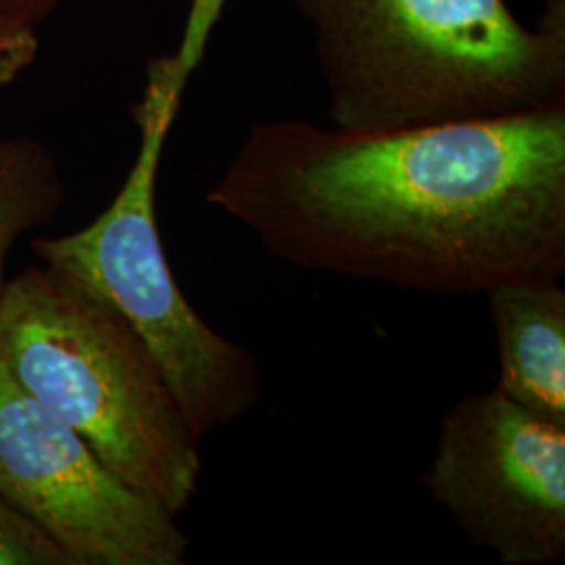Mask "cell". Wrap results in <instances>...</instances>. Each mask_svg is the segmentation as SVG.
Segmentation results:
<instances>
[{
  "label": "cell",
  "mask_w": 565,
  "mask_h": 565,
  "mask_svg": "<svg viewBox=\"0 0 565 565\" xmlns=\"http://www.w3.org/2000/svg\"><path fill=\"white\" fill-rule=\"evenodd\" d=\"M205 202L277 260L434 296L565 275V105L345 130L252 124Z\"/></svg>",
  "instance_id": "6da1fadb"
},
{
  "label": "cell",
  "mask_w": 565,
  "mask_h": 565,
  "mask_svg": "<svg viewBox=\"0 0 565 565\" xmlns=\"http://www.w3.org/2000/svg\"><path fill=\"white\" fill-rule=\"evenodd\" d=\"M312 30L329 121L404 130L565 105V34L507 0H296Z\"/></svg>",
  "instance_id": "7a4b0ae2"
},
{
  "label": "cell",
  "mask_w": 565,
  "mask_h": 565,
  "mask_svg": "<svg viewBox=\"0 0 565 565\" xmlns=\"http://www.w3.org/2000/svg\"><path fill=\"white\" fill-rule=\"evenodd\" d=\"M0 363L126 484L177 515L193 503L200 440L141 335L88 287L46 264L9 279Z\"/></svg>",
  "instance_id": "3957f363"
},
{
  "label": "cell",
  "mask_w": 565,
  "mask_h": 565,
  "mask_svg": "<svg viewBox=\"0 0 565 565\" xmlns=\"http://www.w3.org/2000/svg\"><path fill=\"white\" fill-rule=\"evenodd\" d=\"M207 42L205 30L184 25L177 51L149 61L135 107L141 132L137 160L107 210L76 233L32 242L42 264L88 287L141 335L200 445L249 415L263 398L254 354L214 331L184 298L158 226L163 145Z\"/></svg>",
  "instance_id": "277c9868"
},
{
  "label": "cell",
  "mask_w": 565,
  "mask_h": 565,
  "mask_svg": "<svg viewBox=\"0 0 565 565\" xmlns=\"http://www.w3.org/2000/svg\"><path fill=\"white\" fill-rule=\"evenodd\" d=\"M422 482L467 541L501 564L564 559L565 425L527 413L497 387L446 411Z\"/></svg>",
  "instance_id": "5b68a950"
},
{
  "label": "cell",
  "mask_w": 565,
  "mask_h": 565,
  "mask_svg": "<svg viewBox=\"0 0 565 565\" xmlns=\"http://www.w3.org/2000/svg\"><path fill=\"white\" fill-rule=\"evenodd\" d=\"M0 494L74 565H182L177 513L118 478L0 363Z\"/></svg>",
  "instance_id": "8992f818"
},
{
  "label": "cell",
  "mask_w": 565,
  "mask_h": 565,
  "mask_svg": "<svg viewBox=\"0 0 565 565\" xmlns=\"http://www.w3.org/2000/svg\"><path fill=\"white\" fill-rule=\"evenodd\" d=\"M499 350L497 390L565 425V291L559 281L509 282L486 294Z\"/></svg>",
  "instance_id": "52a82bcc"
},
{
  "label": "cell",
  "mask_w": 565,
  "mask_h": 565,
  "mask_svg": "<svg viewBox=\"0 0 565 565\" xmlns=\"http://www.w3.org/2000/svg\"><path fill=\"white\" fill-rule=\"evenodd\" d=\"M67 186L51 149L34 137L0 139V298L7 263L21 237L51 223Z\"/></svg>",
  "instance_id": "ba28073f"
},
{
  "label": "cell",
  "mask_w": 565,
  "mask_h": 565,
  "mask_svg": "<svg viewBox=\"0 0 565 565\" xmlns=\"http://www.w3.org/2000/svg\"><path fill=\"white\" fill-rule=\"evenodd\" d=\"M0 565H74L53 536L0 494Z\"/></svg>",
  "instance_id": "9c48e42d"
},
{
  "label": "cell",
  "mask_w": 565,
  "mask_h": 565,
  "mask_svg": "<svg viewBox=\"0 0 565 565\" xmlns=\"http://www.w3.org/2000/svg\"><path fill=\"white\" fill-rule=\"evenodd\" d=\"M41 51L34 30L0 23V90L20 78Z\"/></svg>",
  "instance_id": "30bf717a"
},
{
  "label": "cell",
  "mask_w": 565,
  "mask_h": 565,
  "mask_svg": "<svg viewBox=\"0 0 565 565\" xmlns=\"http://www.w3.org/2000/svg\"><path fill=\"white\" fill-rule=\"evenodd\" d=\"M63 0H0V23L21 30H36Z\"/></svg>",
  "instance_id": "8fae6325"
},
{
  "label": "cell",
  "mask_w": 565,
  "mask_h": 565,
  "mask_svg": "<svg viewBox=\"0 0 565 565\" xmlns=\"http://www.w3.org/2000/svg\"><path fill=\"white\" fill-rule=\"evenodd\" d=\"M539 23L553 32H564L565 34V0H545L543 15Z\"/></svg>",
  "instance_id": "7c38bea8"
}]
</instances>
